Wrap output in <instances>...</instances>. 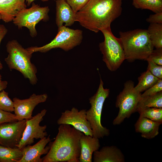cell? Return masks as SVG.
<instances>
[{"mask_svg": "<svg viewBox=\"0 0 162 162\" xmlns=\"http://www.w3.org/2000/svg\"><path fill=\"white\" fill-rule=\"evenodd\" d=\"M147 30L154 47L162 48V24L150 23Z\"/></svg>", "mask_w": 162, "mask_h": 162, "instance_id": "obj_23", "label": "cell"}, {"mask_svg": "<svg viewBox=\"0 0 162 162\" xmlns=\"http://www.w3.org/2000/svg\"><path fill=\"white\" fill-rule=\"evenodd\" d=\"M32 4L30 8H26L19 11L12 21L19 29L23 27H26L31 37H34L37 35L36 25L41 21L49 20L50 9L48 6L41 7L34 2Z\"/></svg>", "mask_w": 162, "mask_h": 162, "instance_id": "obj_9", "label": "cell"}, {"mask_svg": "<svg viewBox=\"0 0 162 162\" xmlns=\"http://www.w3.org/2000/svg\"><path fill=\"white\" fill-rule=\"evenodd\" d=\"M162 123V122L140 116L134 125L135 131L140 133L142 137L151 139L158 135L159 127Z\"/></svg>", "mask_w": 162, "mask_h": 162, "instance_id": "obj_19", "label": "cell"}, {"mask_svg": "<svg viewBox=\"0 0 162 162\" xmlns=\"http://www.w3.org/2000/svg\"><path fill=\"white\" fill-rule=\"evenodd\" d=\"M140 116L152 120L162 122V108L137 107Z\"/></svg>", "mask_w": 162, "mask_h": 162, "instance_id": "obj_24", "label": "cell"}, {"mask_svg": "<svg viewBox=\"0 0 162 162\" xmlns=\"http://www.w3.org/2000/svg\"><path fill=\"white\" fill-rule=\"evenodd\" d=\"M46 112V109H44L30 119L26 120V128L18 148L21 149L33 144L34 139H41L47 136L46 125L40 124Z\"/></svg>", "mask_w": 162, "mask_h": 162, "instance_id": "obj_10", "label": "cell"}, {"mask_svg": "<svg viewBox=\"0 0 162 162\" xmlns=\"http://www.w3.org/2000/svg\"><path fill=\"white\" fill-rule=\"evenodd\" d=\"M104 40L99 44L100 50L103 54V60L108 69L116 70L125 60L124 51L119 38L112 33L111 28L101 31Z\"/></svg>", "mask_w": 162, "mask_h": 162, "instance_id": "obj_6", "label": "cell"}, {"mask_svg": "<svg viewBox=\"0 0 162 162\" xmlns=\"http://www.w3.org/2000/svg\"><path fill=\"white\" fill-rule=\"evenodd\" d=\"M56 23L58 28L71 26L76 21V13L65 0H56Z\"/></svg>", "mask_w": 162, "mask_h": 162, "instance_id": "obj_15", "label": "cell"}, {"mask_svg": "<svg viewBox=\"0 0 162 162\" xmlns=\"http://www.w3.org/2000/svg\"><path fill=\"white\" fill-rule=\"evenodd\" d=\"M35 0H26V3H27V4L28 6H29L30 4ZM43 2H46L48 1L49 0H41Z\"/></svg>", "mask_w": 162, "mask_h": 162, "instance_id": "obj_35", "label": "cell"}, {"mask_svg": "<svg viewBox=\"0 0 162 162\" xmlns=\"http://www.w3.org/2000/svg\"><path fill=\"white\" fill-rule=\"evenodd\" d=\"M6 48L8 55L4 60L9 68L18 71L28 80L30 83L35 85L38 81L37 70L31 61L32 54L15 40L9 41Z\"/></svg>", "mask_w": 162, "mask_h": 162, "instance_id": "obj_4", "label": "cell"}, {"mask_svg": "<svg viewBox=\"0 0 162 162\" xmlns=\"http://www.w3.org/2000/svg\"><path fill=\"white\" fill-rule=\"evenodd\" d=\"M146 21L150 23L162 24V12L150 15Z\"/></svg>", "mask_w": 162, "mask_h": 162, "instance_id": "obj_32", "label": "cell"}, {"mask_svg": "<svg viewBox=\"0 0 162 162\" xmlns=\"http://www.w3.org/2000/svg\"><path fill=\"white\" fill-rule=\"evenodd\" d=\"M99 139L83 133L80 140L81 152L79 162H92L93 153L100 147Z\"/></svg>", "mask_w": 162, "mask_h": 162, "instance_id": "obj_17", "label": "cell"}, {"mask_svg": "<svg viewBox=\"0 0 162 162\" xmlns=\"http://www.w3.org/2000/svg\"><path fill=\"white\" fill-rule=\"evenodd\" d=\"M48 98L46 94L37 95L34 93L25 99L16 97L13 98L14 112L17 120H28L32 117L33 111L38 104L46 101Z\"/></svg>", "mask_w": 162, "mask_h": 162, "instance_id": "obj_13", "label": "cell"}, {"mask_svg": "<svg viewBox=\"0 0 162 162\" xmlns=\"http://www.w3.org/2000/svg\"><path fill=\"white\" fill-rule=\"evenodd\" d=\"M8 84V82L6 81H0V92L7 88Z\"/></svg>", "mask_w": 162, "mask_h": 162, "instance_id": "obj_34", "label": "cell"}, {"mask_svg": "<svg viewBox=\"0 0 162 162\" xmlns=\"http://www.w3.org/2000/svg\"><path fill=\"white\" fill-rule=\"evenodd\" d=\"M18 121L14 114L0 110V124Z\"/></svg>", "mask_w": 162, "mask_h": 162, "instance_id": "obj_31", "label": "cell"}, {"mask_svg": "<svg viewBox=\"0 0 162 162\" xmlns=\"http://www.w3.org/2000/svg\"><path fill=\"white\" fill-rule=\"evenodd\" d=\"M2 19V17L1 15L0 14V20Z\"/></svg>", "mask_w": 162, "mask_h": 162, "instance_id": "obj_37", "label": "cell"}, {"mask_svg": "<svg viewBox=\"0 0 162 162\" xmlns=\"http://www.w3.org/2000/svg\"><path fill=\"white\" fill-rule=\"evenodd\" d=\"M73 11L77 13L87 3L89 0H65Z\"/></svg>", "mask_w": 162, "mask_h": 162, "instance_id": "obj_29", "label": "cell"}, {"mask_svg": "<svg viewBox=\"0 0 162 162\" xmlns=\"http://www.w3.org/2000/svg\"><path fill=\"white\" fill-rule=\"evenodd\" d=\"M26 120L0 124V145L17 148L26 126Z\"/></svg>", "mask_w": 162, "mask_h": 162, "instance_id": "obj_11", "label": "cell"}, {"mask_svg": "<svg viewBox=\"0 0 162 162\" xmlns=\"http://www.w3.org/2000/svg\"><path fill=\"white\" fill-rule=\"evenodd\" d=\"M162 91V79H159L154 85L146 90L141 94V98L152 95Z\"/></svg>", "mask_w": 162, "mask_h": 162, "instance_id": "obj_28", "label": "cell"}, {"mask_svg": "<svg viewBox=\"0 0 162 162\" xmlns=\"http://www.w3.org/2000/svg\"><path fill=\"white\" fill-rule=\"evenodd\" d=\"M141 94L134 89L132 81L129 80L125 82L123 90L117 97L116 106L119 108V111L112 122L114 125L120 124L125 119L128 118L132 114L136 112Z\"/></svg>", "mask_w": 162, "mask_h": 162, "instance_id": "obj_8", "label": "cell"}, {"mask_svg": "<svg viewBox=\"0 0 162 162\" xmlns=\"http://www.w3.org/2000/svg\"><path fill=\"white\" fill-rule=\"evenodd\" d=\"M94 162H124V156L118 148L115 146L103 147L93 153Z\"/></svg>", "mask_w": 162, "mask_h": 162, "instance_id": "obj_18", "label": "cell"}, {"mask_svg": "<svg viewBox=\"0 0 162 162\" xmlns=\"http://www.w3.org/2000/svg\"><path fill=\"white\" fill-rule=\"evenodd\" d=\"M0 110L12 112L14 111V103L4 90L0 92Z\"/></svg>", "mask_w": 162, "mask_h": 162, "instance_id": "obj_26", "label": "cell"}, {"mask_svg": "<svg viewBox=\"0 0 162 162\" xmlns=\"http://www.w3.org/2000/svg\"><path fill=\"white\" fill-rule=\"evenodd\" d=\"M110 89L104 88V83L100 78V83L96 93L89 99L91 107L86 110L87 118L93 132V136L98 138L108 136L110 130L101 124V116L104 103L108 97Z\"/></svg>", "mask_w": 162, "mask_h": 162, "instance_id": "obj_5", "label": "cell"}, {"mask_svg": "<svg viewBox=\"0 0 162 162\" xmlns=\"http://www.w3.org/2000/svg\"><path fill=\"white\" fill-rule=\"evenodd\" d=\"M8 32V29L3 25L0 24V45L1 41L6 34ZM3 68V65L0 61V70Z\"/></svg>", "mask_w": 162, "mask_h": 162, "instance_id": "obj_33", "label": "cell"}, {"mask_svg": "<svg viewBox=\"0 0 162 162\" xmlns=\"http://www.w3.org/2000/svg\"><path fill=\"white\" fill-rule=\"evenodd\" d=\"M147 61L148 62L147 70L159 79H162V66L158 65L150 60Z\"/></svg>", "mask_w": 162, "mask_h": 162, "instance_id": "obj_27", "label": "cell"}, {"mask_svg": "<svg viewBox=\"0 0 162 162\" xmlns=\"http://www.w3.org/2000/svg\"><path fill=\"white\" fill-rule=\"evenodd\" d=\"M119 34L125 59L129 62L146 60L154 50L147 30L137 29L120 32Z\"/></svg>", "mask_w": 162, "mask_h": 162, "instance_id": "obj_3", "label": "cell"}, {"mask_svg": "<svg viewBox=\"0 0 162 162\" xmlns=\"http://www.w3.org/2000/svg\"><path fill=\"white\" fill-rule=\"evenodd\" d=\"M138 106L162 108V91L152 95L141 98Z\"/></svg>", "mask_w": 162, "mask_h": 162, "instance_id": "obj_25", "label": "cell"}, {"mask_svg": "<svg viewBox=\"0 0 162 162\" xmlns=\"http://www.w3.org/2000/svg\"><path fill=\"white\" fill-rule=\"evenodd\" d=\"M82 39V30L70 28L63 25L58 28L56 35L48 44L41 47L32 46L26 49L32 54L36 52L45 53L57 48L68 51L79 45Z\"/></svg>", "mask_w": 162, "mask_h": 162, "instance_id": "obj_7", "label": "cell"}, {"mask_svg": "<svg viewBox=\"0 0 162 162\" xmlns=\"http://www.w3.org/2000/svg\"><path fill=\"white\" fill-rule=\"evenodd\" d=\"M137 9H148L155 13L162 12V0H132Z\"/></svg>", "mask_w": 162, "mask_h": 162, "instance_id": "obj_22", "label": "cell"}, {"mask_svg": "<svg viewBox=\"0 0 162 162\" xmlns=\"http://www.w3.org/2000/svg\"><path fill=\"white\" fill-rule=\"evenodd\" d=\"M138 79V83L134 87V89L137 91L141 93L154 85L159 79L147 70L146 71L141 74Z\"/></svg>", "mask_w": 162, "mask_h": 162, "instance_id": "obj_21", "label": "cell"}, {"mask_svg": "<svg viewBox=\"0 0 162 162\" xmlns=\"http://www.w3.org/2000/svg\"><path fill=\"white\" fill-rule=\"evenodd\" d=\"M2 79V75L0 74V81Z\"/></svg>", "mask_w": 162, "mask_h": 162, "instance_id": "obj_36", "label": "cell"}, {"mask_svg": "<svg viewBox=\"0 0 162 162\" xmlns=\"http://www.w3.org/2000/svg\"><path fill=\"white\" fill-rule=\"evenodd\" d=\"M49 135L41 139L33 146L27 145L21 149L22 157L18 162H42L41 155L46 154L51 147Z\"/></svg>", "mask_w": 162, "mask_h": 162, "instance_id": "obj_14", "label": "cell"}, {"mask_svg": "<svg viewBox=\"0 0 162 162\" xmlns=\"http://www.w3.org/2000/svg\"><path fill=\"white\" fill-rule=\"evenodd\" d=\"M26 0H0L2 20L8 23L12 21L17 13L26 8Z\"/></svg>", "mask_w": 162, "mask_h": 162, "instance_id": "obj_16", "label": "cell"}, {"mask_svg": "<svg viewBox=\"0 0 162 162\" xmlns=\"http://www.w3.org/2000/svg\"><path fill=\"white\" fill-rule=\"evenodd\" d=\"M42 162H79L80 140L83 133L69 124H62Z\"/></svg>", "mask_w": 162, "mask_h": 162, "instance_id": "obj_2", "label": "cell"}, {"mask_svg": "<svg viewBox=\"0 0 162 162\" xmlns=\"http://www.w3.org/2000/svg\"><path fill=\"white\" fill-rule=\"evenodd\" d=\"M150 60L156 64L162 66V48L153 50L146 59Z\"/></svg>", "mask_w": 162, "mask_h": 162, "instance_id": "obj_30", "label": "cell"}, {"mask_svg": "<svg viewBox=\"0 0 162 162\" xmlns=\"http://www.w3.org/2000/svg\"><path fill=\"white\" fill-rule=\"evenodd\" d=\"M86 110L79 111L73 107L70 110H66L61 113L60 117L57 121V124H69L85 135L93 136V132L90 124L88 120Z\"/></svg>", "mask_w": 162, "mask_h": 162, "instance_id": "obj_12", "label": "cell"}, {"mask_svg": "<svg viewBox=\"0 0 162 162\" xmlns=\"http://www.w3.org/2000/svg\"><path fill=\"white\" fill-rule=\"evenodd\" d=\"M122 0H89L76 13V21L97 33L111 28V23L121 15Z\"/></svg>", "mask_w": 162, "mask_h": 162, "instance_id": "obj_1", "label": "cell"}, {"mask_svg": "<svg viewBox=\"0 0 162 162\" xmlns=\"http://www.w3.org/2000/svg\"><path fill=\"white\" fill-rule=\"evenodd\" d=\"M22 157L21 149L0 145V162H18Z\"/></svg>", "mask_w": 162, "mask_h": 162, "instance_id": "obj_20", "label": "cell"}]
</instances>
